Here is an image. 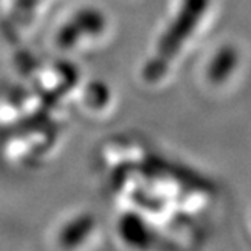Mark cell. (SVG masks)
I'll return each instance as SVG.
<instances>
[{
  "label": "cell",
  "instance_id": "6da1fadb",
  "mask_svg": "<svg viewBox=\"0 0 251 251\" xmlns=\"http://www.w3.org/2000/svg\"><path fill=\"white\" fill-rule=\"evenodd\" d=\"M207 6L209 0H183L182 8L178 9L168 30L159 41L156 56L146 65L144 76L147 80H159L167 73L174 56L199 26Z\"/></svg>",
  "mask_w": 251,
  "mask_h": 251
},
{
  "label": "cell",
  "instance_id": "7a4b0ae2",
  "mask_svg": "<svg viewBox=\"0 0 251 251\" xmlns=\"http://www.w3.org/2000/svg\"><path fill=\"white\" fill-rule=\"evenodd\" d=\"M238 65V50L231 46L223 47L209 65V79L213 83L224 82Z\"/></svg>",
  "mask_w": 251,
  "mask_h": 251
}]
</instances>
